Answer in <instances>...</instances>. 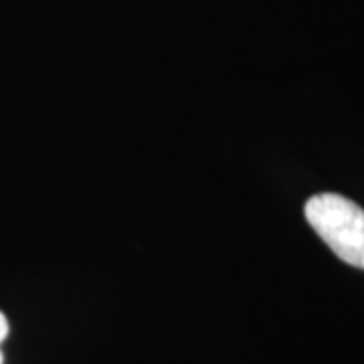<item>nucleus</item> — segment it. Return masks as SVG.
Here are the masks:
<instances>
[{
	"label": "nucleus",
	"mask_w": 364,
	"mask_h": 364,
	"mask_svg": "<svg viewBox=\"0 0 364 364\" xmlns=\"http://www.w3.org/2000/svg\"><path fill=\"white\" fill-rule=\"evenodd\" d=\"M306 219L328 247L352 267L364 269V208L336 193H322L306 203Z\"/></svg>",
	"instance_id": "f257e3e1"
},
{
	"label": "nucleus",
	"mask_w": 364,
	"mask_h": 364,
	"mask_svg": "<svg viewBox=\"0 0 364 364\" xmlns=\"http://www.w3.org/2000/svg\"><path fill=\"white\" fill-rule=\"evenodd\" d=\"M9 336V320H6V316L0 312V346H2V342L6 340ZM4 363V356H2V348H0V364Z\"/></svg>",
	"instance_id": "f03ea898"
}]
</instances>
